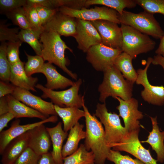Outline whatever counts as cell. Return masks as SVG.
Masks as SVG:
<instances>
[{
    "instance_id": "cell-1",
    "label": "cell",
    "mask_w": 164,
    "mask_h": 164,
    "mask_svg": "<svg viewBox=\"0 0 164 164\" xmlns=\"http://www.w3.org/2000/svg\"><path fill=\"white\" fill-rule=\"evenodd\" d=\"M82 107L85 112L86 136L84 146L94 156L95 164H104L111 148L106 143L104 130L102 124L94 114L92 115L84 103Z\"/></svg>"
},
{
    "instance_id": "cell-2",
    "label": "cell",
    "mask_w": 164,
    "mask_h": 164,
    "mask_svg": "<svg viewBox=\"0 0 164 164\" xmlns=\"http://www.w3.org/2000/svg\"><path fill=\"white\" fill-rule=\"evenodd\" d=\"M60 36L53 30H44L39 37L42 46V56L44 61L55 64L72 78L77 80V74L67 67L69 62L65 54L66 49L71 53L73 50L67 46Z\"/></svg>"
},
{
    "instance_id": "cell-3",
    "label": "cell",
    "mask_w": 164,
    "mask_h": 164,
    "mask_svg": "<svg viewBox=\"0 0 164 164\" xmlns=\"http://www.w3.org/2000/svg\"><path fill=\"white\" fill-rule=\"evenodd\" d=\"M102 83L99 85V100L105 103L106 99L111 96L118 97L124 100L132 97L133 84L125 80L122 74L114 65L103 72Z\"/></svg>"
},
{
    "instance_id": "cell-4",
    "label": "cell",
    "mask_w": 164,
    "mask_h": 164,
    "mask_svg": "<svg viewBox=\"0 0 164 164\" xmlns=\"http://www.w3.org/2000/svg\"><path fill=\"white\" fill-rule=\"evenodd\" d=\"M120 24L130 26L142 33L156 39H160L164 31L154 14L144 11L135 13L124 10L121 15L118 13Z\"/></svg>"
},
{
    "instance_id": "cell-5",
    "label": "cell",
    "mask_w": 164,
    "mask_h": 164,
    "mask_svg": "<svg viewBox=\"0 0 164 164\" xmlns=\"http://www.w3.org/2000/svg\"><path fill=\"white\" fill-rule=\"evenodd\" d=\"M120 28L122 34L121 50L133 59L140 54L154 49L156 43L149 36L129 26L121 24Z\"/></svg>"
},
{
    "instance_id": "cell-6",
    "label": "cell",
    "mask_w": 164,
    "mask_h": 164,
    "mask_svg": "<svg viewBox=\"0 0 164 164\" xmlns=\"http://www.w3.org/2000/svg\"><path fill=\"white\" fill-rule=\"evenodd\" d=\"M94 114L104 125L105 139L109 147L119 143L128 133L122 125L119 116L115 113L108 112L105 103H97Z\"/></svg>"
},
{
    "instance_id": "cell-7",
    "label": "cell",
    "mask_w": 164,
    "mask_h": 164,
    "mask_svg": "<svg viewBox=\"0 0 164 164\" xmlns=\"http://www.w3.org/2000/svg\"><path fill=\"white\" fill-rule=\"evenodd\" d=\"M82 83V80L79 79L68 89L59 91L49 89L40 84H37L35 87L43 92L42 98H50L54 105L61 107L80 108L84 103V96L78 94Z\"/></svg>"
},
{
    "instance_id": "cell-8",
    "label": "cell",
    "mask_w": 164,
    "mask_h": 164,
    "mask_svg": "<svg viewBox=\"0 0 164 164\" xmlns=\"http://www.w3.org/2000/svg\"><path fill=\"white\" fill-rule=\"evenodd\" d=\"M61 13L84 20L92 21L97 20H106L120 24L118 19V13L116 10L103 6H95L90 9L84 8L80 10L73 9L66 6L58 9Z\"/></svg>"
},
{
    "instance_id": "cell-9",
    "label": "cell",
    "mask_w": 164,
    "mask_h": 164,
    "mask_svg": "<svg viewBox=\"0 0 164 164\" xmlns=\"http://www.w3.org/2000/svg\"><path fill=\"white\" fill-rule=\"evenodd\" d=\"M122 52L121 49L113 48L101 43L88 50L86 59L95 70L104 72L114 65L116 59Z\"/></svg>"
},
{
    "instance_id": "cell-10",
    "label": "cell",
    "mask_w": 164,
    "mask_h": 164,
    "mask_svg": "<svg viewBox=\"0 0 164 164\" xmlns=\"http://www.w3.org/2000/svg\"><path fill=\"white\" fill-rule=\"evenodd\" d=\"M139 131L128 132L119 143L112 147L113 149L127 152L145 164H158L157 160L152 157L149 150L144 148L139 141Z\"/></svg>"
},
{
    "instance_id": "cell-11",
    "label": "cell",
    "mask_w": 164,
    "mask_h": 164,
    "mask_svg": "<svg viewBox=\"0 0 164 164\" xmlns=\"http://www.w3.org/2000/svg\"><path fill=\"white\" fill-rule=\"evenodd\" d=\"M152 60V58L149 57L145 67L137 70V77L135 82L144 87L141 94L145 101L153 105L161 106L164 104V86L152 85L150 83L147 75V70Z\"/></svg>"
},
{
    "instance_id": "cell-12",
    "label": "cell",
    "mask_w": 164,
    "mask_h": 164,
    "mask_svg": "<svg viewBox=\"0 0 164 164\" xmlns=\"http://www.w3.org/2000/svg\"><path fill=\"white\" fill-rule=\"evenodd\" d=\"M76 20V31L73 37L79 49L86 53L91 46L101 43V36L91 21L78 19Z\"/></svg>"
},
{
    "instance_id": "cell-13",
    "label": "cell",
    "mask_w": 164,
    "mask_h": 164,
    "mask_svg": "<svg viewBox=\"0 0 164 164\" xmlns=\"http://www.w3.org/2000/svg\"><path fill=\"white\" fill-rule=\"evenodd\" d=\"M117 99L119 104L116 108L119 112V116L123 119L125 127L128 132L140 129L139 120L143 118L142 113L138 109V102L135 99L131 98L124 100L118 97Z\"/></svg>"
},
{
    "instance_id": "cell-14",
    "label": "cell",
    "mask_w": 164,
    "mask_h": 164,
    "mask_svg": "<svg viewBox=\"0 0 164 164\" xmlns=\"http://www.w3.org/2000/svg\"><path fill=\"white\" fill-rule=\"evenodd\" d=\"M91 22L99 33L102 44L113 48L121 50L122 34L118 24L102 20Z\"/></svg>"
},
{
    "instance_id": "cell-15",
    "label": "cell",
    "mask_w": 164,
    "mask_h": 164,
    "mask_svg": "<svg viewBox=\"0 0 164 164\" xmlns=\"http://www.w3.org/2000/svg\"><path fill=\"white\" fill-rule=\"evenodd\" d=\"M57 120V115H54L39 122L21 125L20 120L16 119L12 123L9 128L0 132V155L2 154L7 145L13 139L35 127L48 122L55 123Z\"/></svg>"
},
{
    "instance_id": "cell-16",
    "label": "cell",
    "mask_w": 164,
    "mask_h": 164,
    "mask_svg": "<svg viewBox=\"0 0 164 164\" xmlns=\"http://www.w3.org/2000/svg\"><path fill=\"white\" fill-rule=\"evenodd\" d=\"M16 99L29 107L43 114L47 118L50 115H56L54 104L40 97L32 94L29 91L16 87L12 94Z\"/></svg>"
},
{
    "instance_id": "cell-17",
    "label": "cell",
    "mask_w": 164,
    "mask_h": 164,
    "mask_svg": "<svg viewBox=\"0 0 164 164\" xmlns=\"http://www.w3.org/2000/svg\"><path fill=\"white\" fill-rule=\"evenodd\" d=\"M76 19L58 11L45 25L44 30H52L60 36H72L76 29Z\"/></svg>"
},
{
    "instance_id": "cell-18",
    "label": "cell",
    "mask_w": 164,
    "mask_h": 164,
    "mask_svg": "<svg viewBox=\"0 0 164 164\" xmlns=\"http://www.w3.org/2000/svg\"><path fill=\"white\" fill-rule=\"evenodd\" d=\"M44 124L28 131V147L39 155L49 152L52 143L46 127Z\"/></svg>"
},
{
    "instance_id": "cell-19",
    "label": "cell",
    "mask_w": 164,
    "mask_h": 164,
    "mask_svg": "<svg viewBox=\"0 0 164 164\" xmlns=\"http://www.w3.org/2000/svg\"><path fill=\"white\" fill-rule=\"evenodd\" d=\"M28 147V131L12 140L4 151L1 159L2 164H14L15 161Z\"/></svg>"
},
{
    "instance_id": "cell-20",
    "label": "cell",
    "mask_w": 164,
    "mask_h": 164,
    "mask_svg": "<svg viewBox=\"0 0 164 164\" xmlns=\"http://www.w3.org/2000/svg\"><path fill=\"white\" fill-rule=\"evenodd\" d=\"M25 64L24 62L20 60L11 65L10 81L16 87L36 92L35 87L38 78L26 74L24 69Z\"/></svg>"
},
{
    "instance_id": "cell-21",
    "label": "cell",
    "mask_w": 164,
    "mask_h": 164,
    "mask_svg": "<svg viewBox=\"0 0 164 164\" xmlns=\"http://www.w3.org/2000/svg\"><path fill=\"white\" fill-rule=\"evenodd\" d=\"M41 73L46 77L47 82L45 87L49 89H65L74 83L59 73L52 63L48 62L44 63Z\"/></svg>"
},
{
    "instance_id": "cell-22",
    "label": "cell",
    "mask_w": 164,
    "mask_h": 164,
    "mask_svg": "<svg viewBox=\"0 0 164 164\" xmlns=\"http://www.w3.org/2000/svg\"><path fill=\"white\" fill-rule=\"evenodd\" d=\"M152 125V129L149 132L147 139L142 142L149 144L157 155V162H164V131H161L158 125L157 117H150Z\"/></svg>"
},
{
    "instance_id": "cell-23",
    "label": "cell",
    "mask_w": 164,
    "mask_h": 164,
    "mask_svg": "<svg viewBox=\"0 0 164 164\" xmlns=\"http://www.w3.org/2000/svg\"><path fill=\"white\" fill-rule=\"evenodd\" d=\"M46 129L53 145V150L51 152L52 156L57 164H63L62 155L63 144L68 134L62 129L61 122H59L54 127H46Z\"/></svg>"
},
{
    "instance_id": "cell-24",
    "label": "cell",
    "mask_w": 164,
    "mask_h": 164,
    "mask_svg": "<svg viewBox=\"0 0 164 164\" xmlns=\"http://www.w3.org/2000/svg\"><path fill=\"white\" fill-rule=\"evenodd\" d=\"M6 97L9 112L13 114L15 118H35L43 120L48 118L39 112L19 101L12 95H8Z\"/></svg>"
},
{
    "instance_id": "cell-25",
    "label": "cell",
    "mask_w": 164,
    "mask_h": 164,
    "mask_svg": "<svg viewBox=\"0 0 164 164\" xmlns=\"http://www.w3.org/2000/svg\"><path fill=\"white\" fill-rule=\"evenodd\" d=\"M57 114L62 119L63 130L66 132L78 122L79 119L85 116L84 111L74 107H61L54 104Z\"/></svg>"
},
{
    "instance_id": "cell-26",
    "label": "cell",
    "mask_w": 164,
    "mask_h": 164,
    "mask_svg": "<svg viewBox=\"0 0 164 164\" xmlns=\"http://www.w3.org/2000/svg\"><path fill=\"white\" fill-rule=\"evenodd\" d=\"M84 127L83 125L78 122L70 130L66 142L62 148L63 158L75 152L78 149L80 141L85 138L86 133L83 130Z\"/></svg>"
},
{
    "instance_id": "cell-27",
    "label": "cell",
    "mask_w": 164,
    "mask_h": 164,
    "mask_svg": "<svg viewBox=\"0 0 164 164\" xmlns=\"http://www.w3.org/2000/svg\"><path fill=\"white\" fill-rule=\"evenodd\" d=\"M133 59L129 55L122 52L116 59L114 65L126 80L134 84L137 79V73L132 65Z\"/></svg>"
},
{
    "instance_id": "cell-28",
    "label": "cell",
    "mask_w": 164,
    "mask_h": 164,
    "mask_svg": "<svg viewBox=\"0 0 164 164\" xmlns=\"http://www.w3.org/2000/svg\"><path fill=\"white\" fill-rule=\"evenodd\" d=\"M63 164H91L94 163V156L88 151L84 144H81L73 153L63 158Z\"/></svg>"
},
{
    "instance_id": "cell-29",
    "label": "cell",
    "mask_w": 164,
    "mask_h": 164,
    "mask_svg": "<svg viewBox=\"0 0 164 164\" xmlns=\"http://www.w3.org/2000/svg\"><path fill=\"white\" fill-rule=\"evenodd\" d=\"M101 5L116 10L121 15L125 8L132 9L136 6L135 0H86V5Z\"/></svg>"
},
{
    "instance_id": "cell-30",
    "label": "cell",
    "mask_w": 164,
    "mask_h": 164,
    "mask_svg": "<svg viewBox=\"0 0 164 164\" xmlns=\"http://www.w3.org/2000/svg\"><path fill=\"white\" fill-rule=\"evenodd\" d=\"M40 35L32 29H21L18 35L19 40L28 43L37 55L42 56V46L39 39Z\"/></svg>"
},
{
    "instance_id": "cell-31",
    "label": "cell",
    "mask_w": 164,
    "mask_h": 164,
    "mask_svg": "<svg viewBox=\"0 0 164 164\" xmlns=\"http://www.w3.org/2000/svg\"><path fill=\"white\" fill-rule=\"evenodd\" d=\"M5 15L13 24L18 26L21 29L33 30L27 18L23 7L16 9Z\"/></svg>"
},
{
    "instance_id": "cell-32",
    "label": "cell",
    "mask_w": 164,
    "mask_h": 164,
    "mask_svg": "<svg viewBox=\"0 0 164 164\" xmlns=\"http://www.w3.org/2000/svg\"><path fill=\"white\" fill-rule=\"evenodd\" d=\"M7 43L1 42L0 46V78L1 81L7 83L10 81L11 71V65L7 56Z\"/></svg>"
},
{
    "instance_id": "cell-33",
    "label": "cell",
    "mask_w": 164,
    "mask_h": 164,
    "mask_svg": "<svg viewBox=\"0 0 164 164\" xmlns=\"http://www.w3.org/2000/svg\"><path fill=\"white\" fill-rule=\"evenodd\" d=\"M27 61L25 63L24 69L26 74L29 77L34 74L41 73L44 63V60L41 56L30 55L26 52Z\"/></svg>"
},
{
    "instance_id": "cell-34",
    "label": "cell",
    "mask_w": 164,
    "mask_h": 164,
    "mask_svg": "<svg viewBox=\"0 0 164 164\" xmlns=\"http://www.w3.org/2000/svg\"><path fill=\"white\" fill-rule=\"evenodd\" d=\"M135 2L144 10L154 14L164 15V0H135Z\"/></svg>"
},
{
    "instance_id": "cell-35",
    "label": "cell",
    "mask_w": 164,
    "mask_h": 164,
    "mask_svg": "<svg viewBox=\"0 0 164 164\" xmlns=\"http://www.w3.org/2000/svg\"><path fill=\"white\" fill-rule=\"evenodd\" d=\"M27 18L32 29L40 35L44 31L35 6L27 5L23 7Z\"/></svg>"
},
{
    "instance_id": "cell-36",
    "label": "cell",
    "mask_w": 164,
    "mask_h": 164,
    "mask_svg": "<svg viewBox=\"0 0 164 164\" xmlns=\"http://www.w3.org/2000/svg\"><path fill=\"white\" fill-rule=\"evenodd\" d=\"M4 21H1L0 23V41L1 42H15L19 41L18 38L20 31L19 28H9Z\"/></svg>"
},
{
    "instance_id": "cell-37",
    "label": "cell",
    "mask_w": 164,
    "mask_h": 164,
    "mask_svg": "<svg viewBox=\"0 0 164 164\" xmlns=\"http://www.w3.org/2000/svg\"><path fill=\"white\" fill-rule=\"evenodd\" d=\"M107 159L115 164H145L140 160L123 155L118 151L111 149Z\"/></svg>"
},
{
    "instance_id": "cell-38",
    "label": "cell",
    "mask_w": 164,
    "mask_h": 164,
    "mask_svg": "<svg viewBox=\"0 0 164 164\" xmlns=\"http://www.w3.org/2000/svg\"><path fill=\"white\" fill-rule=\"evenodd\" d=\"M22 43L19 40L7 43V56L10 65L13 64L21 60L19 57V48Z\"/></svg>"
},
{
    "instance_id": "cell-39",
    "label": "cell",
    "mask_w": 164,
    "mask_h": 164,
    "mask_svg": "<svg viewBox=\"0 0 164 164\" xmlns=\"http://www.w3.org/2000/svg\"><path fill=\"white\" fill-rule=\"evenodd\" d=\"M41 155L28 147L21 154L14 164H37Z\"/></svg>"
},
{
    "instance_id": "cell-40",
    "label": "cell",
    "mask_w": 164,
    "mask_h": 164,
    "mask_svg": "<svg viewBox=\"0 0 164 164\" xmlns=\"http://www.w3.org/2000/svg\"><path fill=\"white\" fill-rule=\"evenodd\" d=\"M27 5L26 0H0V13L5 14L13 10L23 7Z\"/></svg>"
},
{
    "instance_id": "cell-41",
    "label": "cell",
    "mask_w": 164,
    "mask_h": 164,
    "mask_svg": "<svg viewBox=\"0 0 164 164\" xmlns=\"http://www.w3.org/2000/svg\"><path fill=\"white\" fill-rule=\"evenodd\" d=\"M35 7L39 18L40 23L43 26L58 11V9H52L40 6Z\"/></svg>"
},
{
    "instance_id": "cell-42",
    "label": "cell",
    "mask_w": 164,
    "mask_h": 164,
    "mask_svg": "<svg viewBox=\"0 0 164 164\" xmlns=\"http://www.w3.org/2000/svg\"><path fill=\"white\" fill-rule=\"evenodd\" d=\"M13 84L0 81V98L8 95H12L16 88Z\"/></svg>"
},
{
    "instance_id": "cell-43",
    "label": "cell",
    "mask_w": 164,
    "mask_h": 164,
    "mask_svg": "<svg viewBox=\"0 0 164 164\" xmlns=\"http://www.w3.org/2000/svg\"><path fill=\"white\" fill-rule=\"evenodd\" d=\"M15 118L13 114L10 112L0 115V132L7 126L8 123L11 120Z\"/></svg>"
},
{
    "instance_id": "cell-44",
    "label": "cell",
    "mask_w": 164,
    "mask_h": 164,
    "mask_svg": "<svg viewBox=\"0 0 164 164\" xmlns=\"http://www.w3.org/2000/svg\"><path fill=\"white\" fill-rule=\"evenodd\" d=\"M37 164H57L54 160L51 152H48L41 155Z\"/></svg>"
},
{
    "instance_id": "cell-45",
    "label": "cell",
    "mask_w": 164,
    "mask_h": 164,
    "mask_svg": "<svg viewBox=\"0 0 164 164\" xmlns=\"http://www.w3.org/2000/svg\"><path fill=\"white\" fill-rule=\"evenodd\" d=\"M9 112V108L6 96L0 99V115Z\"/></svg>"
},
{
    "instance_id": "cell-46",
    "label": "cell",
    "mask_w": 164,
    "mask_h": 164,
    "mask_svg": "<svg viewBox=\"0 0 164 164\" xmlns=\"http://www.w3.org/2000/svg\"><path fill=\"white\" fill-rule=\"evenodd\" d=\"M154 65H159L162 66L164 71V57L157 54L153 58L152 63Z\"/></svg>"
},
{
    "instance_id": "cell-47",
    "label": "cell",
    "mask_w": 164,
    "mask_h": 164,
    "mask_svg": "<svg viewBox=\"0 0 164 164\" xmlns=\"http://www.w3.org/2000/svg\"><path fill=\"white\" fill-rule=\"evenodd\" d=\"M160 39L159 46L155 53L157 54L160 55L164 57V35Z\"/></svg>"
},
{
    "instance_id": "cell-48",
    "label": "cell",
    "mask_w": 164,
    "mask_h": 164,
    "mask_svg": "<svg viewBox=\"0 0 164 164\" xmlns=\"http://www.w3.org/2000/svg\"><path fill=\"white\" fill-rule=\"evenodd\" d=\"M95 164L94 163H92V164Z\"/></svg>"
}]
</instances>
